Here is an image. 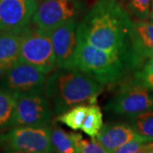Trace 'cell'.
I'll use <instances>...</instances> for the list:
<instances>
[{"instance_id":"obj_25","label":"cell","mask_w":153,"mask_h":153,"mask_svg":"<svg viewBox=\"0 0 153 153\" xmlns=\"http://www.w3.org/2000/svg\"><path fill=\"white\" fill-rule=\"evenodd\" d=\"M150 20H151V22L153 23V8L152 9V11H151V15H150Z\"/></svg>"},{"instance_id":"obj_8","label":"cell","mask_w":153,"mask_h":153,"mask_svg":"<svg viewBox=\"0 0 153 153\" xmlns=\"http://www.w3.org/2000/svg\"><path fill=\"white\" fill-rule=\"evenodd\" d=\"M52 116L51 105L44 92L20 95L17 96L10 128L19 126L49 125Z\"/></svg>"},{"instance_id":"obj_11","label":"cell","mask_w":153,"mask_h":153,"mask_svg":"<svg viewBox=\"0 0 153 153\" xmlns=\"http://www.w3.org/2000/svg\"><path fill=\"white\" fill-rule=\"evenodd\" d=\"M77 27L76 19H71L49 32L57 67H75V55L78 42Z\"/></svg>"},{"instance_id":"obj_6","label":"cell","mask_w":153,"mask_h":153,"mask_svg":"<svg viewBox=\"0 0 153 153\" xmlns=\"http://www.w3.org/2000/svg\"><path fill=\"white\" fill-rule=\"evenodd\" d=\"M153 109V94L142 85L131 82L123 84L109 101L106 110L118 116L132 118Z\"/></svg>"},{"instance_id":"obj_15","label":"cell","mask_w":153,"mask_h":153,"mask_svg":"<svg viewBox=\"0 0 153 153\" xmlns=\"http://www.w3.org/2000/svg\"><path fill=\"white\" fill-rule=\"evenodd\" d=\"M17 97L0 87V130L10 128L16 107Z\"/></svg>"},{"instance_id":"obj_3","label":"cell","mask_w":153,"mask_h":153,"mask_svg":"<svg viewBox=\"0 0 153 153\" xmlns=\"http://www.w3.org/2000/svg\"><path fill=\"white\" fill-rule=\"evenodd\" d=\"M77 41L75 67L104 85L120 81L127 70L133 68L123 56L88 44L78 30Z\"/></svg>"},{"instance_id":"obj_16","label":"cell","mask_w":153,"mask_h":153,"mask_svg":"<svg viewBox=\"0 0 153 153\" xmlns=\"http://www.w3.org/2000/svg\"><path fill=\"white\" fill-rule=\"evenodd\" d=\"M103 125V114L100 106L94 104L88 105L87 114L82 123L81 130L92 140H95Z\"/></svg>"},{"instance_id":"obj_12","label":"cell","mask_w":153,"mask_h":153,"mask_svg":"<svg viewBox=\"0 0 153 153\" xmlns=\"http://www.w3.org/2000/svg\"><path fill=\"white\" fill-rule=\"evenodd\" d=\"M141 137L128 123H108L103 125L96 137L107 152H116L127 142ZM143 138V137H142Z\"/></svg>"},{"instance_id":"obj_2","label":"cell","mask_w":153,"mask_h":153,"mask_svg":"<svg viewBox=\"0 0 153 153\" xmlns=\"http://www.w3.org/2000/svg\"><path fill=\"white\" fill-rule=\"evenodd\" d=\"M103 87L78 68L57 67L46 79L44 94L58 116L79 105L95 104Z\"/></svg>"},{"instance_id":"obj_26","label":"cell","mask_w":153,"mask_h":153,"mask_svg":"<svg viewBox=\"0 0 153 153\" xmlns=\"http://www.w3.org/2000/svg\"><path fill=\"white\" fill-rule=\"evenodd\" d=\"M153 8V0H152V9Z\"/></svg>"},{"instance_id":"obj_7","label":"cell","mask_w":153,"mask_h":153,"mask_svg":"<svg viewBox=\"0 0 153 153\" xmlns=\"http://www.w3.org/2000/svg\"><path fill=\"white\" fill-rule=\"evenodd\" d=\"M46 74L30 64L18 60L3 76L0 87L16 96L44 92Z\"/></svg>"},{"instance_id":"obj_4","label":"cell","mask_w":153,"mask_h":153,"mask_svg":"<svg viewBox=\"0 0 153 153\" xmlns=\"http://www.w3.org/2000/svg\"><path fill=\"white\" fill-rule=\"evenodd\" d=\"M49 125L19 126L0 135V146L7 152H54Z\"/></svg>"},{"instance_id":"obj_21","label":"cell","mask_w":153,"mask_h":153,"mask_svg":"<svg viewBox=\"0 0 153 153\" xmlns=\"http://www.w3.org/2000/svg\"><path fill=\"white\" fill-rule=\"evenodd\" d=\"M152 0H128L127 8L132 16L140 21H146L152 11Z\"/></svg>"},{"instance_id":"obj_22","label":"cell","mask_w":153,"mask_h":153,"mask_svg":"<svg viewBox=\"0 0 153 153\" xmlns=\"http://www.w3.org/2000/svg\"><path fill=\"white\" fill-rule=\"evenodd\" d=\"M149 142L146 139H144L142 137L134 139L133 140H130L128 142H127L124 145H123L122 146L118 148L116 152L117 153H136L140 152V148L142 147L143 145L145 143Z\"/></svg>"},{"instance_id":"obj_5","label":"cell","mask_w":153,"mask_h":153,"mask_svg":"<svg viewBox=\"0 0 153 153\" xmlns=\"http://www.w3.org/2000/svg\"><path fill=\"white\" fill-rule=\"evenodd\" d=\"M20 61L30 64L46 75L57 67L52 40L49 32L27 27L22 34Z\"/></svg>"},{"instance_id":"obj_13","label":"cell","mask_w":153,"mask_h":153,"mask_svg":"<svg viewBox=\"0 0 153 153\" xmlns=\"http://www.w3.org/2000/svg\"><path fill=\"white\" fill-rule=\"evenodd\" d=\"M133 52L140 62L153 57V23L138 21L134 23L131 33Z\"/></svg>"},{"instance_id":"obj_10","label":"cell","mask_w":153,"mask_h":153,"mask_svg":"<svg viewBox=\"0 0 153 153\" xmlns=\"http://www.w3.org/2000/svg\"><path fill=\"white\" fill-rule=\"evenodd\" d=\"M37 0H0V32H22L38 10Z\"/></svg>"},{"instance_id":"obj_23","label":"cell","mask_w":153,"mask_h":153,"mask_svg":"<svg viewBox=\"0 0 153 153\" xmlns=\"http://www.w3.org/2000/svg\"><path fill=\"white\" fill-rule=\"evenodd\" d=\"M133 80L149 90H153V73H149L143 70L137 71Z\"/></svg>"},{"instance_id":"obj_14","label":"cell","mask_w":153,"mask_h":153,"mask_svg":"<svg viewBox=\"0 0 153 153\" xmlns=\"http://www.w3.org/2000/svg\"><path fill=\"white\" fill-rule=\"evenodd\" d=\"M24 31L0 32V76H4L6 71L20 59Z\"/></svg>"},{"instance_id":"obj_20","label":"cell","mask_w":153,"mask_h":153,"mask_svg":"<svg viewBox=\"0 0 153 153\" xmlns=\"http://www.w3.org/2000/svg\"><path fill=\"white\" fill-rule=\"evenodd\" d=\"M71 139L76 153H106L107 152L97 140V139L88 140L82 138L81 134L71 133Z\"/></svg>"},{"instance_id":"obj_19","label":"cell","mask_w":153,"mask_h":153,"mask_svg":"<svg viewBox=\"0 0 153 153\" xmlns=\"http://www.w3.org/2000/svg\"><path fill=\"white\" fill-rule=\"evenodd\" d=\"M50 138L54 148V152H75V148L71 139V133H67L59 127H54L51 128Z\"/></svg>"},{"instance_id":"obj_1","label":"cell","mask_w":153,"mask_h":153,"mask_svg":"<svg viewBox=\"0 0 153 153\" xmlns=\"http://www.w3.org/2000/svg\"><path fill=\"white\" fill-rule=\"evenodd\" d=\"M134 23L129 13L117 0H98L78 24L77 30L88 44L123 56L135 68L141 62L132 49Z\"/></svg>"},{"instance_id":"obj_24","label":"cell","mask_w":153,"mask_h":153,"mask_svg":"<svg viewBox=\"0 0 153 153\" xmlns=\"http://www.w3.org/2000/svg\"><path fill=\"white\" fill-rule=\"evenodd\" d=\"M142 70L149 73H153V57L149 58V60L145 64Z\"/></svg>"},{"instance_id":"obj_9","label":"cell","mask_w":153,"mask_h":153,"mask_svg":"<svg viewBox=\"0 0 153 153\" xmlns=\"http://www.w3.org/2000/svg\"><path fill=\"white\" fill-rule=\"evenodd\" d=\"M81 9L80 0H43L33 23L36 27L49 33L63 22L76 19Z\"/></svg>"},{"instance_id":"obj_17","label":"cell","mask_w":153,"mask_h":153,"mask_svg":"<svg viewBox=\"0 0 153 153\" xmlns=\"http://www.w3.org/2000/svg\"><path fill=\"white\" fill-rule=\"evenodd\" d=\"M129 124L147 141H153V109L130 118Z\"/></svg>"},{"instance_id":"obj_18","label":"cell","mask_w":153,"mask_h":153,"mask_svg":"<svg viewBox=\"0 0 153 153\" xmlns=\"http://www.w3.org/2000/svg\"><path fill=\"white\" fill-rule=\"evenodd\" d=\"M87 105H79L66 111L62 114L58 115L57 121L66 124L72 130L81 129L83 120L86 117L88 111Z\"/></svg>"}]
</instances>
